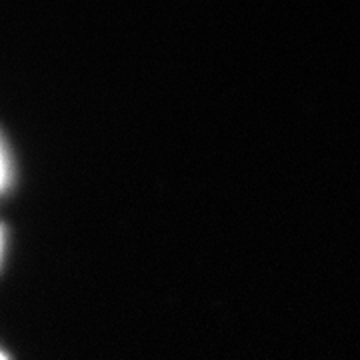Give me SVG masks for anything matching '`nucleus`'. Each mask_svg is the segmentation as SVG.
<instances>
[{
	"instance_id": "obj_2",
	"label": "nucleus",
	"mask_w": 360,
	"mask_h": 360,
	"mask_svg": "<svg viewBox=\"0 0 360 360\" xmlns=\"http://www.w3.org/2000/svg\"><path fill=\"white\" fill-rule=\"evenodd\" d=\"M2 250H4V234H2V229H0V260H2Z\"/></svg>"
},
{
	"instance_id": "obj_1",
	"label": "nucleus",
	"mask_w": 360,
	"mask_h": 360,
	"mask_svg": "<svg viewBox=\"0 0 360 360\" xmlns=\"http://www.w3.org/2000/svg\"><path fill=\"white\" fill-rule=\"evenodd\" d=\"M8 180H11V165H8L6 150L0 142V193L8 186Z\"/></svg>"
},
{
	"instance_id": "obj_3",
	"label": "nucleus",
	"mask_w": 360,
	"mask_h": 360,
	"mask_svg": "<svg viewBox=\"0 0 360 360\" xmlns=\"http://www.w3.org/2000/svg\"><path fill=\"white\" fill-rule=\"evenodd\" d=\"M0 360H8V359H6V354H4L2 350H0Z\"/></svg>"
}]
</instances>
